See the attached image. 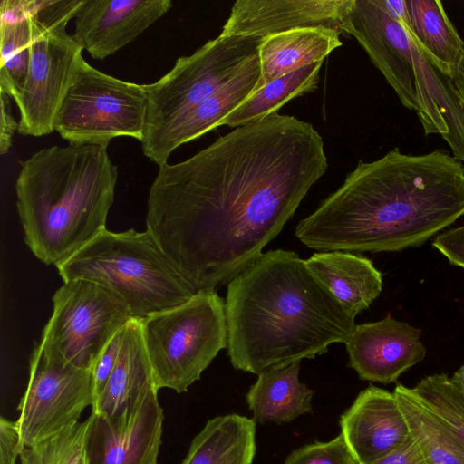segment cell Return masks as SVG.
I'll list each match as a JSON object with an SVG mask.
<instances>
[{
	"mask_svg": "<svg viewBox=\"0 0 464 464\" xmlns=\"http://www.w3.org/2000/svg\"><path fill=\"white\" fill-rule=\"evenodd\" d=\"M327 168L310 122L272 114L159 166L146 231L195 293L215 291L263 253Z\"/></svg>",
	"mask_w": 464,
	"mask_h": 464,
	"instance_id": "1",
	"label": "cell"
},
{
	"mask_svg": "<svg viewBox=\"0 0 464 464\" xmlns=\"http://www.w3.org/2000/svg\"><path fill=\"white\" fill-rule=\"evenodd\" d=\"M464 215V166L445 150L395 148L360 161L295 230L323 251L390 252L422 245Z\"/></svg>",
	"mask_w": 464,
	"mask_h": 464,
	"instance_id": "2",
	"label": "cell"
},
{
	"mask_svg": "<svg viewBox=\"0 0 464 464\" xmlns=\"http://www.w3.org/2000/svg\"><path fill=\"white\" fill-rule=\"evenodd\" d=\"M227 355L259 374L346 343L354 318L294 251L262 253L228 284Z\"/></svg>",
	"mask_w": 464,
	"mask_h": 464,
	"instance_id": "3",
	"label": "cell"
},
{
	"mask_svg": "<svg viewBox=\"0 0 464 464\" xmlns=\"http://www.w3.org/2000/svg\"><path fill=\"white\" fill-rule=\"evenodd\" d=\"M19 164L17 212L25 243L43 263L56 266L106 229L118 179L108 146L54 145Z\"/></svg>",
	"mask_w": 464,
	"mask_h": 464,
	"instance_id": "4",
	"label": "cell"
},
{
	"mask_svg": "<svg viewBox=\"0 0 464 464\" xmlns=\"http://www.w3.org/2000/svg\"><path fill=\"white\" fill-rule=\"evenodd\" d=\"M344 35L357 40L401 104L417 112L425 135L440 134L453 156L464 161V114L445 78L429 63L412 35L376 0H353Z\"/></svg>",
	"mask_w": 464,
	"mask_h": 464,
	"instance_id": "5",
	"label": "cell"
},
{
	"mask_svg": "<svg viewBox=\"0 0 464 464\" xmlns=\"http://www.w3.org/2000/svg\"><path fill=\"white\" fill-rule=\"evenodd\" d=\"M55 266L63 283L93 282L122 300L138 320L176 307L197 294L148 231L106 228Z\"/></svg>",
	"mask_w": 464,
	"mask_h": 464,
	"instance_id": "6",
	"label": "cell"
},
{
	"mask_svg": "<svg viewBox=\"0 0 464 464\" xmlns=\"http://www.w3.org/2000/svg\"><path fill=\"white\" fill-rule=\"evenodd\" d=\"M82 2L25 0L31 41L26 77L14 99L19 134L41 137L54 131L57 112L82 58V47L66 30Z\"/></svg>",
	"mask_w": 464,
	"mask_h": 464,
	"instance_id": "7",
	"label": "cell"
},
{
	"mask_svg": "<svg viewBox=\"0 0 464 464\" xmlns=\"http://www.w3.org/2000/svg\"><path fill=\"white\" fill-rule=\"evenodd\" d=\"M158 390L186 392L227 345L225 300L216 291L140 320Z\"/></svg>",
	"mask_w": 464,
	"mask_h": 464,
	"instance_id": "8",
	"label": "cell"
},
{
	"mask_svg": "<svg viewBox=\"0 0 464 464\" xmlns=\"http://www.w3.org/2000/svg\"><path fill=\"white\" fill-rule=\"evenodd\" d=\"M144 84L126 82L81 59L60 106L54 130L72 145H105L118 137L140 140L147 121Z\"/></svg>",
	"mask_w": 464,
	"mask_h": 464,
	"instance_id": "9",
	"label": "cell"
},
{
	"mask_svg": "<svg viewBox=\"0 0 464 464\" xmlns=\"http://www.w3.org/2000/svg\"><path fill=\"white\" fill-rule=\"evenodd\" d=\"M38 344L72 365L92 370L108 343L132 319L126 304L83 279L64 282Z\"/></svg>",
	"mask_w": 464,
	"mask_h": 464,
	"instance_id": "10",
	"label": "cell"
},
{
	"mask_svg": "<svg viewBox=\"0 0 464 464\" xmlns=\"http://www.w3.org/2000/svg\"><path fill=\"white\" fill-rule=\"evenodd\" d=\"M263 38L218 35L192 54L179 57L157 82L144 84L148 138L195 107L227 82L253 55Z\"/></svg>",
	"mask_w": 464,
	"mask_h": 464,
	"instance_id": "11",
	"label": "cell"
},
{
	"mask_svg": "<svg viewBox=\"0 0 464 464\" xmlns=\"http://www.w3.org/2000/svg\"><path fill=\"white\" fill-rule=\"evenodd\" d=\"M92 370H82L35 345L16 425L24 447L39 443L78 423L94 403Z\"/></svg>",
	"mask_w": 464,
	"mask_h": 464,
	"instance_id": "12",
	"label": "cell"
},
{
	"mask_svg": "<svg viewBox=\"0 0 464 464\" xmlns=\"http://www.w3.org/2000/svg\"><path fill=\"white\" fill-rule=\"evenodd\" d=\"M421 331L391 315L356 324L345 343L348 366L360 379L388 384L426 356Z\"/></svg>",
	"mask_w": 464,
	"mask_h": 464,
	"instance_id": "13",
	"label": "cell"
},
{
	"mask_svg": "<svg viewBox=\"0 0 464 464\" xmlns=\"http://www.w3.org/2000/svg\"><path fill=\"white\" fill-rule=\"evenodd\" d=\"M172 6L170 0H83L74 16L75 41L103 60L135 40Z\"/></svg>",
	"mask_w": 464,
	"mask_h": 464,
	"instance_id": "14",
	"label": "cell"
},
{
	"mask_svg": "<svg viewBox=\"0 0 464 464\" xmlns=\"http://www.w3.org/2000/svg\"><path fill=\"white\" fill-rule=\"evenodd\" d=\"M260 74L259 58L256 53L209 97L143 139V154L158 166L167 163L177 148L220 126L222 120L256 90Z\"/></svg>",
	"mask_w": 464,
	"mask_h": 464,
	"instance_id": "15",
	"label": "cell"
},
{
	"mask_svg": "<svg viewBox=\"0 0 464 464\" xmlns=\"http://www.w3.org/2000/svg\"><path fill=\"white\" fill-rule=\"evenodd\" d=\"M353 0H237L219 34L265 38L300 27L324 26L344 34Z\"/></svg>",
	"mask_w": 464,
	"mask_h": 464,
	"instance_id": "16",
	"label": "cell"
},
{
	"mask_svg": "<svg viewBox=\"0 0 464 464\" xmlns=\"http://www.w3.org/2000/svg\"><path fill=\"white\" fill-rule=\"evenodd\" d=\"M341 434L360 464H369L411 439L394 392L370 385L341 415Z\"/></svg>",
	"mask_w": 464,
	"mask_h": 464,
	"instance_id": "17",
	"label": "cell"
},
{
	"mask_svg": "<svg viewBox=\"0 0 464 464\" xmlns=\"http://www.w3.org/2000/svg\"><path fill=\"white\" fill-rule=\"evenodd\" d=\"M164 414L152 392L126 429H116L91 412L85 439L87 464H157Z\"/></svg>",
	"mask_w": 464,
	"mask_h": 464,
	"instance_id": "18",
	"label": "cell"
},
{
	"mask_svg": "<svg viewBox=\"0 0 464 464\" xmlns=\"http://www.w3.org/2000/svg\"><path fill=\"white\" fill-rule=\"evenodd\" d=\"M156 387L145 349L140 320H130L123 330L115 367L92 411L104 417L116 429L130 426L147 397Z\"/></svg>",
	"mask_w": 464,
	"mask_h": 464,
	"instance_id": "19",
	"label": "cell"
},
{
	"mask_svg": "<svg viewBox=\"0 0 464 464\" xmlns=\"http://www.w3.org/2000/svg\"><path fill=\"white\" fill-rule=\"evenodd\" d=\"M308 268L352 316L367 309L380 295L382 275L369 258L344 251L314 253Z\"/></svg>",
	"mask_w": 464,
	"mask_h": 464,
	"instance_id": "20",
	"label": "cell"
},
{
	"mask_svg": "<svg viewBox=\"0 0 464 464\" xmlns=\"http://www.w3.org/2000/svg\"><path fill=\"white\" fill-rule=\"evenodd\" d=\"M342 34L324 26L300 27L269 34L258 48L260 80L257 89L304 66L324 62L343 43Z\"/></svg>",
	"mask_w": 464,
	"mask_h": 464,
	"instance_id": "21",
	"label": "cell"
},
{
	"mask_svg": "<svg viewBox=\"0 0 464 464\" xmlns=\"http://www.w3.org/2000/svg\"><path fill=\"white\" fill-rule=\"evenodd\" d=\"M300 362L258 374L246 393V402L258 423L290 422L312 411L314 391L299 381Z\"/></svg>",
	"mask_w": 464,
	"mask_h": 464,
	"instance_id": "22",
	"label": "cell"
},
{
	"mask_svg": "<svg viewBox=\"0 0 464 464\" xmlns=\"http://www.w3.org/2000/svg\"><path fill=\"white\" fill-rule=\"evenodd\" d=\"M256 421L236 413L208 420L181 464H252Z\"/></svg>",
	"mask_w": 464,
	"mask_h": 464,
	"instance_id": "23",
	"label": "cell"
},
{
	"mask_svg": "<svg viewBox=\"0 0 464 464\" xmlns=\"http://www.w3.org/2000/svg\"><path fill=\"white\" fill-rule=\"evenodd\" d=\"M411 34L434 69L448 78L458 62L464 41L439 0H406Z\"/></svg>",
	"mask_w": 464,
	"mask_h": 464,
	"instance_id": "24",
	"label": "cell"
},
{
	"mask_svg": "<svg viewBox=\"0 0 464 464\" xmlns=\"http://www.w3.org/2000/svg\"><path fill=\"white\" fill-rule=\"evenodd\" d=\"M322 64L304 66L266 83L222 120L220 126L237 128L265 119L290 100L314 92L320 82Z\"/></svg>",
	"mask_w": 464,
	"mask_h": 464,
	"instance_id": "25",
	"label": "cell"
},
{
	"mask_svg": "<svg viewBox=\"0 0 464 464\" xmlns=\"http://www.w3.org/2000/svg\"><path fill=\"white\" fill-rule=\"evenodd\" d=\"M0 9V89L14 100L24 85L30 58L25 0H2Z\"/></svg>",
	"mask_w": 464,
	"mask_h": 464,
	"instance_id": "26",
	"label": "cell"
},
{
	"mask_svg": "<svg viewBox=\"0 0 464 464\" xmlns=\"http://www.w3.org/2000/svg\"><path fill=\"white\" fill-rule=\"evenodd\" d=\"M407 421L411 438L427 464H464V450L450 432L413 395L411 389L397 384L393 391Z\"/></svg>",
	"mask_w": 464,
	"mask_h": 464,
	"instance_id": "27",
	"label": "cell"
},
{
	"mask_svg": "<svg viewBox=\"0 0 464 464\" xmlns=\"http://www.w3.org/2000/svg\"><path fill=\"white\" fill-rule=\"evenodd\" d=\"M411 389L420 403L450 432L464 450V390L446 373L426 376Z\"/></svg>",
	"mask_w": 464,
	"mask_h": 464,
	"instance_id": "28",
	"label": "cell"
},
{
	"mask_svg": "<svg viewBox=\"0 0 464 464\" xmlns=\"http://www.w3.org/2000/svg\"><path fill=\"white\" fill-rule=\"evenodd\" d=\"M88 419L33 446L24 447L19 464H87Z\"/></svg>",
	"mask_w": 464,
	"mask_h": 464,
	"instance_id": "29",
	"label": "cell"
},
{
	"mask_svg": "<svg viewBox=\"0 0 464 464\" xmlns=\"http://www.w3.org/2000/svg\"><path fill=\"white\" fill-rule=\"evenodd\" d=\"M284 464H360L342 434L327 442H314L294 450Z\"/></svg>",
	"mask_w": 464,
	"mask_h": 464,
	"instance_id": "30",
	"label": "cell"
},
{
	"mask_svg": "<svg viewBox=\"0 0 464 464\" xmlns=\"http://www.w3.org/2000/svg\"><path fill=\"white\" fill-rule=\"evenodd\" d=\"M123 330H121L105 346L92 368L94 399L103 391L120 353Z\"/></svg>",
	"mask_w": 464,
	"mask_h": 464,
	"instance_id": "31",
	"label": "cell"
},
{
	"mask_svg": "<svg viewBox=\"0 0 464 464\" xmlns=\"http://www.w3.org/2000/svg\"><path fill=\"white\" fill-rule=\"evenodd\" d=\"M432 246L452 265L464 268V225L439 235Z\"/></svg>",
	"mask_w": 464,
	"mask_h": 464,
	"instance_id": "32",
	"label": "cell"
},
{
	"mask_svg": "<svg viewBox=\"0 0 464 464\" xmlns=\"http://www.w3.org/2000/svg\"><path fill=\"white\" fill-rule=\"evenodd\" d=\"M15 421L0 419V464H16L24 450Z\"/></svg>",
	"mask_w": 464,
	"mask_h": 464,
	"instance_id": "33",
	"label": "cell"
},
{
	"mask_svg": "<svg viewBox=\"0 0 464 464\" xmlns=\"http://www.w3.org/2000/svg\"><path fill=\"white\" fill-rule=\"evenodd\" d=\"M10 96L0 89L1 121H0V153H8L13 144V137L18 130V122L15 121L10 104Z\"/></svg>",
	"mask_w": 464,
	"mask_h": 464,
	"instance_id": "34",
	"label": "cell"
},
{
	"mask_svg": "<svg viewBox=\"0 0 464 464\" xmlns=\"http://www.w3.org/2000/svg\"><path fill=\"white\" fill-rule=\"evenodd\" d=\"M369 464H427L417 443L408 441Z\"/></svg>",
	"mask_w": 464,
	"mask_h": 464,
	"instance_id": "35",
	"label": "cell"
},
{
	"mask_svg": "<svg viewBox=\"0 0 464 464\" xmlns=\"http://www.w3.org/2000/svg\"><path fill=\"white\" fill-rule=\"evenodd\" d=\"M445 81L450 94L464 114V49Z\"/></svg>",
	"mask_w": 464,
	"mask_h": 464,
	"instance_id": "36",
	"label": "cell"
},
{
	"mask_svg": "<svg viewBox=\"0 0 464 464\" xmlns=\"http://www.w3.org/2000/svg\"><path fill=\"white\" fill-rule=\"evenodd\" d=\"M450 380L459 388L464 390V364L453 373Z\"/></svg>",
	"mask_w": 464,
	"mask_h": 464,
	"instance_id": "37",
	"label": "cell"
}]
</instances>
